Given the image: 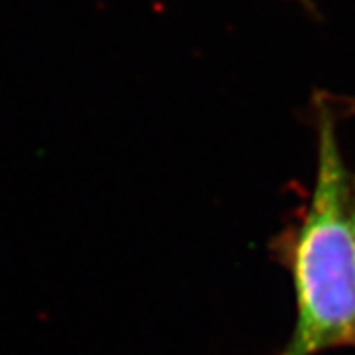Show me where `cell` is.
<instances>
[{
    "label": "cell",
    "instance_id": "6da1fadb",
    "mask_svg": "<svg viewBox=\"0 0 355 355\" xmlns=\"http://www.w3.org/2000/svg\"><path fill=\"white\" fill-rule=\"evenodd\" d=\"M288 268L296 302L291 340L279 355H318L355 347V229L352 180L343 166L336 128L320 111L316 184L298 221L272 245Z\"/></svg>",
    "mask_w": 355,
    "mask_h": 355
},
{
    "label": "cell",
    "instance_id": "7a4b0ae2",
    "mask_svg": "<svg viewBox=\"0 0 355 355\" xmlns=\"http://www.w3.org/2000/svg\"><path fill=\"white\" fill-rule=\"evenodd\" d=\"M352 221H354L355 229V178L352 180Z\"/></svg>",
    "mask_w": 355,
    "mask_h": 355
}]
</instances>
